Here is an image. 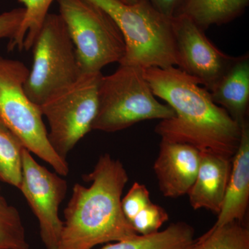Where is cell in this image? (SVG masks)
Instances as JSON below:
<instances>
[{
    "mask_svg": "<svg viewBox=\"0 0 249 249\" xmlns=\"http://www.w3.org/2000/svg\"><path fill=\"white\" fill-rule=\"evenodd\" d=\"M142 70L153 94L175 111V116L156 126L162 141L232 159L240 143L241 125L213 101L209 90L178 67Z\"/></svg>",
    "mask_w": 249,
    "mask_h": 249,
    "instance_id": "1",
    "label": "cell"
},
{
    "mask_svg": "<svg viewBox=\"0 0 249 249\" xmlns=\"http://www.w3.org/2000/svg\"><path fill=\"white\" fill-rule=\"evenodd\" d=\"M76 183L66 209L57 249H91L96 245L139 235L124 215L121 196L129 178L120 160L101 155L93 171Z\"/></svg>",
    "mask_w": 249,
    "mask_h": 249,
    "instance_id": "2",
    "label": "cell"
},
{
    "mask_svg": "<svg viewBox=\"0 0 249 249\" xmlns=\"http://www.w3.org/2000/svg\"><path fill=\"white\" fill-rule=\"evenodd\" d=\"M111 18L120 29L125 53L119 65L142 69H165L178 65L172 18L149 0L127 4L118 0H89Z\"/></svg>",
    "mask_w": 249,
    "mask_h": 249,
    "instance_id": "3",
    "label": "cell"
},
{
    "mask_svg": "<svg viewBox=\"0 0 249 249\" xmlns=\"http://www.w3.org/2000/svg\"><path fill=\"white\" fill-rule=\"evenodd\" d=\"M175 115L173 108L157 101L142 69L119 65L114 73L100 80L97 114L91 129L116 132L142 121Z\"/></svg>",
    "mask_w": 249,
    "mask_h": 249,
    "instance_id": "4",
    "label": "cell"
},
{
    "mask_svg": "<svg viewBox=\"0 0 249 249\" xmlns=\"http://www.w3.org/2000/svg\"><path fill=\"white\" fill-rule=\"evenodd\" d=\"M29 71L23 62L0 56V119L31 153L52 165L60 176L66 177L70 173L68 163L51 145L40 107L24 91Z\"/></svg>",
    "mask_w": 249,
    "mask_h": 249,
    "instance_id": "5",
    "label": "cell"
},
{
    "mask_svg": "<svg viewBox=\"0 0 249 249\" xmlns=\"http://www.w3.org/2000/svg\"><path fill=\"white\" fill-rule=\"evenodd\" d=\"M83 73L101 72L107 65L120 63L125 43L110 16L89 0H57Z\"/></svg>",
    "mask_w": 249,
    "mask_h": 249,
    "instance_id": "6",
    "label": "cell"
},
{
    "mask_svg": "<svg viewBox=\"0 0 249 249\" xmlns=\"http://www.w3.org/2000/svg\"><path fill=\"white\" fill-rule=\"evenodd\" d=\"M34 62L24 89L36 106L83 74L76 49L60 15L48 14L32 47Z\"/></svg>",
    "mask_w": 249,
    "mask_h": 249,
    "instance_id": "7",
    "label": "cell"
},
{
    "mask_svg": "<svg viewBox=\"0 0 249 249\" xmlns=\"http://www.w3.org/2000/svg\"><path fill=\"white\" fill-rule=\"evenodd\" d=\"M102 76L101 72L83 73L75 83L54 93L39 106L48 121L51 145L64 160L80 139L92 130Z\"/></svg>",
    "mask_w": 249,
    "mask_h": 249,
    "instance_id": "8",
    "label": "cell"
},
{
    "mask_svg": "<svg viewBox=\"0 0 249 249\" xmlns=\"http://www.w3.org/2000/svg\"><path fill=\"white\" fill-rule=\"evenodd\" d=\"M66 180L39 164L27 148L22 154V178L19 190L38 220L46 249H58L63 222L59 207L66 196Z\"/></svg>",
    "mask_w": 249,
    "mask_h": 249,
    "instance_id": "9",
    "label": "cell"
},
{
    "mask_svg": "<svg viewBox=\"0 0 249 249\" xmlns=\"http://www.w3.org/2000/svg\"><path fill=\"white\" fill-rule=\"evenodd\" d=\"M178 68L212 88L232 65L236 57L224 53L209 40L204 31L183 14L172 18Z\"/></svg>",
    "mask_w": 249,
    "mask_h": 249,
    "instance_id": "10",
    "label": "cell"
},
{
    "mask_svg": "<svg viewBox=\"0 0 249 249\" xmlns=\"http://www.w3.org/2000/svg\"><path fill=\"white\" fill-rule=\"evenodd\" d=\"M200 159L201 152L192 145L161 140L153 169L162 195L169 198L188 195Z\"/></svg>",
    "mask_w": 249,
    "mask_h": 249,
    "instance_id": "11",
    "label": "cell"
},
{
    "mask_svg": "<svg viewBox=\"0 0 249 249\" xmlns=\"http://www.w3.org/2000/svg\"><path fill=\"white\" fill-rule=\"evenodd\" d=\"M232 159L201 152L196 178L188 196L195 210L204 209L218 214L222 210L231 171Z\"/></svg>",
    "mask_w": 249,
    "mask_h": 249,
    "instance_id": "12",
    "label": "cell"
},
{
    "mask_svg": "<svg viewBox=\"0 0 249 249\" xmlns=\"http://www.w3.org/2000/svg\"><path fill=\"white\" fill-rule=\"evenodd\" d=\"M240 143L232 159L231 171L222 210L213 228L228 223L245 222L249 202V124H241Z\"/></svg>",
    "mask_w": 249,
    "mask_h": 249,
    "instance_id": "13",
    "label": "cell"
},
{
    "mask_svg": "<svg viewBox=\"0 0 249 249\" xmlns=\"http://www.w3.org/2000/svg\"><path fill=\"white\" fill-rule=\"evenodd\" d=\"M213 101L239 124L248 121L249 55L236 57L232 65L209 90Z\"/></svg>",
    "mask_w": 249,
    "mask_h": 249,
    "instance_id": "14",
    "label": "cell"
},
{
    "mask_svg": "<svg viewBox=\"0 0 249 249\" xmlns=\"http://www.w3.org/2000/svg\"><path fill=\"white\" fill-rule=\"evenodd\" d=\"M249 0H185L178 14L193 19L203 30L222 25L243 14Z\"/></svg>",
    "mask_w": 249,
    "mask_h": 249,
    "instance_id": "15",
    "label": "cell"
},
{
    "mask_svg": "<svg viewBox=\"0 0 249 249\" xmlns=\"http://www.w3.org/2000/svg\"><path fill=\"white\" fill-rule=\"evenodd\" d=\"M195 230L186 222L173 223L162 231L118 241L101 249H189L194 243Z\"/></svg>",
    "mask_w": 249,
    "mask_h": 249,
    "instance_id": "16",
    "label": "cell"
},
{
    "mask_svg": "<svg viewBox=\"0 0 249 249\" xmlns=\"http://www.w3.org/2000/svg\"><path fill=\"white\" fill-rule=\"evenodd\" d=\"M25 148L21 139L0 119V181L18 189L22 183Z\"/></svg>",
    "mask_w": 249,
    "mask_h": 249,
    "instance_id": "17",
    "label": "cell"
},
{
    "mask_svg": "<svg viewBox=\"0 0 249 249\" xmlns=\"http://www.w3.org/2000/svg\"><path fill=\"white\" fill-rule=\"evenodd\" d=\"M189 249H249V229L245 222L233 221L211 228Z\"/></svg>",
    "mask_w": 249,
    "mask_h": 249,
    "instance_id": "18",
    "label": "cell"
},
{
    "mask_svg": "<svg viewBox=\"0 0 249 249\" xmlns=\"http://www.w3.org/2000/svg\"><path fill=\"white\" fill-rule=\"evenodd\" d=\"M24 5L25 14L20 27L14 38L9 41V51L18 48L28 51L32 49L40 33L49 7L54 0H18Z\"/></svg>",
    "mask_w": 249,
    "mask_h": 249,
    "instance_id": "19",
    "label": "cell"
},
{
    "mask_svg": "<svg viewBox=\"0 0 249 249\" xmlns=\"http://www.w3.org/2000/svg\"><path fill=\"white\" fill-rule=\"evenodd\" d=\"M19 211L4 200L0 204V249H29Z\"/></svg>",
    "mask_w": 249,
    "mask_h": 249,
    "instance_id": "20",
    "label": "cell"
},
{
    "mask_svg": "<svg viewBox=\"0 0 249 249\" xmlns=\"http://www.w3.org/2000/svg\"><path fill=\"white\" fill-rule=\"evenodd\" d=\"M168 219L169 216L163 208L151 202L135 216L130 224L137 234L147 235L158 232Z\"/></svg>",
    "mask_w": 249,
    "mask_h": 249,
    "instance_id": "21",
    "label": "cell"
},
{
    "mask_svg": "<svg viewBox=\"0 0 249 249\" xmlns=\"http://www.w3.org/2000/svg\"><path fill=\"white\" fill-rule=\"evenodd\" d=\"M150 192L145 185L134 182L126 196L121 199V208L129 223L139 212L151 203Z\"/></svg>",
    "mask_w": 249,
    "mask_h": 249,
    "instance_id": "22",
    "label": "cell"
},
{
    "mask_svg": "<svg viewBox=\"0 0 249 249\" xmlns=\"http://www.w3.org/2000/svg\"><path fill=\"white\" fill-rule=\"evenodd\" d=\"M24 14V8H18L0 14V39L9 38L11 41L14 38L22 24Z\"/></svg>",
    "mask_w": 249,
    "mask_h": 249,
    "instance_id": "23",
    "label": "cell"
},
{
    "mask_svg": "<svg viewBox=\"0 0 249 249\" xmlns=\"http://www.w3.org/2000/svg\"><path fill=\"white\" fill-rule=\"evenodd\" d=\"M157 11L173 18L178 14L185 0H149Z\"/></svg>",
    "mask_w": 249,
    "mask_h": 249,
    "instance_id": "24",
    "label": "cell"
},
{
    "mask_svg": "<svg viewBox=\"0 0 249 249\" xmlns=\"http://www.w3.org/2000/svg\"><path fill=\"white\" fill-rule=\"evenodd\" d=\"M118 1H121V2L124 3V4H137L139 1H142V0H118Z\"/></svg>",
    "mask_w": 249,
    "mask_h": 249,
    "instance_id": "25",
    "label": "cell"
},
{
    "mask_svg": "<svg viewBox=\"0 0 249 249\" xmlns=\"http://www.w3.org/2000/svg\"><path fill=\"white\" fill-rule=\"evenodd\" d=\"M4 200H6V199H4V196H1V193H0V204L2 203Z\"/></svg>",
    "mask_w": 249,
    "mask_h": 249,
    "instance_id": "26",
    "label": "cell"
}]
</instances>
